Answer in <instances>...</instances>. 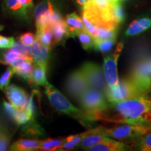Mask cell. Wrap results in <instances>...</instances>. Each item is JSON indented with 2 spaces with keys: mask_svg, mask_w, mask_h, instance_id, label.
I'll return each instance as SVG.
<instances>
[{
  "mask_svg": "<svg viewBox=\"0 0 151 151\" xmlns=\"http://www.w3.org/2000/svg\"><path fill=\"white\" fill-rule=\"evenodd\" d=\"M88 114L92 121L151 126V99L146 96L110 103L106 110Z\"/></svg>",
  "mask_w": 151,
  "mask_h": 151,
  "instance_id": "obj_1",
  "label": "cell"
},
{
  "mask_svg": "<svg viewBox=\"0 0 151 151\" xmlns=\"http://www.w3.org/2000/svg\"><path fill=\"white\" fill-rule=\"evenodd\" d=\"M82 9V17L97 27L106 29L118 27V24L112 14V4L108 0H90Z\"/></svg>",
  "mask_w": 151,
  "mask_h": 151,
  "instance_id": "obj_2",
  "label": "cell"
},
{
  "mask_svg": "<svg viewBox=\"0 0 151 151\" xmlns=\"http://www.w3.org/2000/svg\"><path fill=\"white\" fill-rule=\"evenodd\" d=\"M45 93L57 111L72 117L85 127H90L92 121L87 112L75 107L59 90L49 83L45 86Z\"/></svg>",
  "mask_w": 151,
  "mask_h": 151,
  "instance_id": "obj_3",
  "label": "cell"
},
{
  "mask_svg": "<svg viewBox=\"0 0 151 151\" xmlns=\"http://www.w3.org/2000/svg\"><path fill=\"white\" fill-rule=\"evenodd\" d=\"M104 94L109 103L119 102L139 97H146L129 77L121 79L118 86H107Z\"/></svg>",
  "mask_w": 151,
  "mask_h": 151,
  "instance_id": "obj_4",
  "label": "cell"
},
{
  "mask_svg": "<svg viewBox=\"0 0 151 151\" xmlns=\"http://www.w3.org/2000/svg\"><path fill=\"white\" fill-rule=\"evenodd\" d=\"M128 77L145 95L148 96L151 91V67L145 58L144 54L139 56L134 62Z\"/></svg>",
  "mask_w": 151,
  "mask_h": 151,
  "instance_id": "obj_5",
  "label": "cell"
},
{
  "mask_svg": "<svg viewBox=\"0 0 151 151\" xmlns=\"http://www.w3.org/2000/svg\"><path fill=\"white\" fill-rule=\"evenodd\" d=\"M151 130V126L137 125V124H122L106 128L104 132L108 137L119 140H132L137 141L143 134Z\"/></svg>",
  "mask_w": 151,
  "mask_h": 151,
  "instance_id": "obj_6",
  "label": "cell"
},
{
  "mask_svg": "<svg viewBox=\"0 0 151 151\" xmlns=\"http://www.w3.org/2000/svg\"><path fill=\"white\" fill-rule=\"evenodd\" d=\"M78 100L82 109L88 113L104 111L109 106L104 92L92 88H88Z\"/></svg>",
  "mask_w": 151,
  "mask_h": 151,
  "instance_id": "obj_7",
  "label": "cell"
},
{
  "mask_svg": "<svg viewBox=\"0 0 151 151\" xmlns=\"http://www.w3.org/2000/svg\"><path fill=\"white\" fill-rule=\"evenodd\" d=\"M80 70L86 79L90 88H95L104 92L108 84L104 73L99 65L93 62H87L81 66Z\"/></svg>",
  "mask_w": 151,
  "mask_h": 151,
  "instance_id": "obj_8",
  "label": "cell"
},
{
  "mask_svg": "<svg viewBox=\"0 0 151 151\" xmlns=\"http://www.w3.org/2000/svg\"><path fill=\"white\" fill-rule=\"evenodd\" d=\"M123 48V43L120 42L113 53L108 55L104 60V73L109 87H114L119 83L117 62Z\"/></svg>",
  "mask_w": 151,
  "mask_h": 151,
  "instance_id": "obj_9",
  "label": "cell"
},
{
  "mask_svg": "<svg viewBox=\"0 0 151 151\" xmlns=\"http://www.w3.org/2000/svg\"><path fill=\"white\" fill-rule=\"evenodd\" d=\"M33 6V0H3L2 2L5 14L26 21L29 20V11Z\"/></svg>",
  "mask_w": 151,
  "mask_h": 151,
  "instance_id": "obj_10",
  "label": "cell"
},
{
  "mask_svg": "<svg viewBox=\"0 0 151 151\" xmlns=\"http://www.w3.org/2000/svg\"><path fill=\"white\" fill-rule=\"evenodd\" d=\"M65 88L67 93L73 99L79 97L90 88L89 85L80 69L71 73L66 81Z\"/></svg>",
  "mask_w": 151,
  "mask_h": 151,
  "instance_id": "obj_11",
  "label": "cell"
},
{
  "mask_svg": "<svg viewBox=\"0 0 151 151\" xmlns=\"http://www.w3.org/2000/svg\"><path fill=\"white\" fill-rule=\"evenodd\" d=\"M9 102L18 110H23L25 108L28 98L23 89L15 85H9L4 90Z\"/></svg>",
  "mask_w": 151,
  "mask_h": 151,
  "instance_id": "obj_12",
  "label": "cell"
},
{
  "mask_svg": "<svg viewBox=\"0 0 151 151\" xmlns=\"http://www.w3.org/2000/svg\"><path fill=\"white\" fill-rule=\"evenodd\" d=\"M104 126H99L94 129L88 130V133L85 136L81 143H79V147L84 150H88L90 147L101 142V141L106 140L109 137L104 132Z\"/></svg>",
  "mask_w": 151,
  "mask_h": 151,
  "instance_id": "obj_13",
  "label": "cell"
},
{
  "mask_svg": "<svg viewBox=\"0 0 151 151\" xmlns=\"http://www.w3.org/2000/svg\"><path fill=\"white\" fill-rule=\"evenodd\" d=\"M31 48L34 63L48 66L49 51L50 48L44 45L37 39L31 46Z\"/></svg>",
  "mask_w": 151,
  "mask_h": 151,
  "instance_id": "obj_14",
  "label": "cell"
},
{
  "mask_svg": "<svg viewBox=\"0 0 151 151\" xmlns=\"http://www.w3.org/2000/svg\"><path fill=\"white\" fill-rule=\"evenodd\" d=\"M33 61L22 57L16 60L11 66L14 71V73L21 77L24 80L29 81L34 69Z\"/></svg>",
  "mask_w": 151,
  "mask_h": 151,
  "instance_id": "obj_15",
  "label": "cell"
},
{
  "mask_svg": "<svg viewBox=\"0 0 151 151\" xmlns=\"http://www.w3.org/2000/svg\"><path fill=\"white\" fill-rule=\"evenodd\" d=\"M65 21L68 37L74 38L78 36L81 32L86 30L83 20L76 13L68 14Z\"/></svg>",
  "mask_w": 151,
  "mask_h": 151,
  "instance_id": "obj_16",
  "label": "cell"
},
{
  "mask_svg": "<svg viewBox=\"0 0 151 151\" xmlns=\"http://www.w3.org/2000/svg\"><path fill=\"white\" fill-rule=\"evenodd\" d=\"M131 146L127 144L109 139L90 147V151H122L130 150Z\"/></svg>",
  "mask_w": 151,
  "mask_h": 151,
  "instance_id": "obj_17",
  "label": "cell"
},
{
  "mask_svg": "<svg viewBox=\"0 0 151 151\" xmlns=\"http://www.w3.org/2000/svg\"><path fill=\"white\" fill-rule=\"evenodd\" d=\"M151 27V18H143L134 20L126 30L125 35L127 37L136 36L146 31Z\"/></svg>",
  "mask_w": 151,
  "mask_h": 151,
  "instance_id": "obj_18",
  "label": "cell"
},
{
  "mask_svg": "<svg viewBox=\"0 0 151 151\" xmlns=\"http://www.w3.org/2000/svg\"><path fill=\"white\" fill-rule=\"evenodd\" d=\"M47 66L35 64L34 69L28 82L35 86H45L48 83L46 78Z\"/></svg>",
  "mask_w": 151,
  "mask_h": 151,
  "instance_id": "obj_19",
  "label": "cell"
},
{
  "mask_svg": "<svg viewBox=\"0 0 151 151\" xmlns=\"http://www.w3.org/2000/svg\"><path fill=\"white\" fill-rule=\"evenodd\" d=\"M41 140L39 139H20L13 143L10 147V150L14 151H31L39 150Z\"/></svg>",
  "mask_w": 151,
  "mask_h": 151,
  "instance_id": "obj_20",
  "label": "cell"
},
{
  "mask_svg": "<svg viewBox=\"0 0 151 151\" xmlns=\"http://www.w3.org/2000/svg\"><path fill=\"white\" fill-rule=\"evenodd\" d=\"M22 135L29 137H42L44 134V130L41 125L32 118L27 123L24 124L21 130Z\"/></svg>",
  "mask_w": 151,
  "mask_h": 151,
  "instance_id": "obj_21",
  "label": "cell"
},
{
  "mask_svg": "<svg viewBox=\"0 0 151 151\" xmlns=\"http://www.w3.org/2000/svg\"><path fill=\"white\" fill-rule=\"evenodd\" d=\"M37 39L46 46L51 48L53 44V35L50 25L37 27Z\"/></svg>",
  "mask_w": 151,
  "mask_h": 151,
  "instance_id": "obj_22",
  "label": "cell"
},
{
  "mask_svg": "<svg viewBox=\"0 0 151 151\" xmlns=\"http://www.w3.org/2000/svg\"><path fill=\"white\" fill-rule=\"evenodd\" d=\"M52 35H53V44H60L68 37L67 27L65 20L51 26Z\"/></svg>",
  "mask_w": 151,
  "mask_h": 151,
  "instance_id": "obj_23",
  "label": "cell"
},
{
  "mask_svg": "<svg viewBox=\"0 0 151 151\" xmlns=\"http://www.w3.org/2000/svg\"><path fill=\"white\" fill-rule=\"evenodd\" d=\"M66 140L65 138H58V139H48L41 140V146L39 150L42 151H53L59 150Z\"/></svg>",
  "mask_w": 151,
  "mask_h": 151,
  "instance_id": "obj_24",
  "label": "cell"
},
{
  "mask_svg": "<svg viewBox=\"0 0 151 151\" xmlns=\"http://www.w3.org/2000/svg\"><path fill=\"white\" fill-rule=\"evenodd\" d=\"M88 133V130L82 133L77 134L71 135L66 137V140L62 145L59 150H73L76 146H78L79 143L82 141L85 136H86Z\"/></svg>",
  "mask_w": 151,
  "mask_h": 151,
  "instance_id": "obj_25",
  "label": "cell"
},
{
  "mask_svg": "<svg viewBox=\"0 0 151 151\" xmlns=\"http://www.w3.org/2000/svg\"><path fill=\"white\" fill-rule=\"evenodd\" d=\"M54 11L53 3L51 0H44L36 6L34 15L35 19H37L43 15L52 13Z\"/></svg>",
  "mask_w": 151,
  "mask_h": 151,
  "instance_id": "obj_26",
  "label": "cell"
},
{
  "mask_svg": "<svg viewBox=\"0 0 151 151\" xmlns=\"http://www.w3.org/2000/svg\"><path fill=\"white\" fill-rule=\"evenodd\" d=\"M22 57L23 56L14 51L11 48H8L1 53V58H0V63L2 65L11 66L17 60Z\"/></svg>",
  "mask_w": 151,
  "mask_h": 151,
  "instance_id": "obj_27",
  "label": "cell"
},
{
  "mask_svg": "<svg viewBox=\"0 0 151 151\" xmlns=\"http://www.w3.org/2000/svg\"><path fill=\"white\" fill-rule=\"evenodd\" d=\"M117 29H106V28L98 27L97 35L93 37L94 43L99 41L116 39Z\"/></svg>",
  "mask_w": 151,
  "mask_h": 151,
  "instance_id": "obj_28",
  "label": "cell"
},
{
  "mask_svg": "<svg viewBox=\"0 0 151 151\" xmlns=\"http://www.w3.org/2000/svg\"><path fill=\"white\" fill-rule=\"evenodd\" d=\"M11 49L21 55L22 56L24 57V58L33 61L31 46H27V45H24V43H22L20 41H15L13 46L11 47Z\"/></svg>",
  "mask_w": 151,
  "mask_h": 151,
  "instance_id": "obj_29",
  "label": "cell"
},
{
  "mask_svg": "<svg viewBox=\"0 0 151 151\" xmlns=\"http://www.w3.org/2000/svg\"><path fill=\"white\" fill-rule=\"evenodd\" d=\"M78 37L80 43L82 45V47L85 50H90L94 48V38L91 35H90L86 30L81 32L78 35Z\"/></svg>",
  "mask_w": 151,
  "mask_h": 151,
  "instance_id": "obj_30",
  "label": "cell"
},
{
  "mask_svg": "<svg viewBox=\"0 0 151 151\" xmlns=\"http://www.w3.org/2000/svg\"><path fill=\"white\" fill-rule=\"evenodd\" d=\"M139 150L151 151V130L136 141Z\"/></svg>",
  "mask_w": 151,
  "mask_h": 151,
  "instance_id": "obj_31",
  "label": "cell"
},
{
  "mask_svg": "<svg viewBox=\"0 0 151 151\" xmlns=\"http://www.w3.org/2000/svg\"><path fill=\"white\" fill-rule=\"evenodd\" d=\"M115 43H116V39L99 41L94 43V48L102 53H107L112 49Z\"/></svg>",
  "mask_w": 151,
  "mask_h": 151,
  "instance_id": "obj_32",
  "label": "cell"
},
{
  "mask_svg": "<svg viewBox=\"0 0 151 151\" xmlns=\"http://www.w3.org/2000/svg\"><path fill=\"white\" fill-rule=\"evenodd\" d=\"M32 118H35V117H33L32 115L26 109H23V110L18 111L14 119V121L19 125H24Z\"/></svg>",
  "mask_w": 151,
  "mask_h": 151,
  "instance_id": "obj_33",
  "label": "cell"
},
{
  "mask_svg": "<svg viewBox=\"0 0 151 151\" xmlns=\"http://www.w3.org/2000/svg\"><path fill=\"white\" fill-rule=\"evenodd\" d=\"M112 14L116 22L118 24L124 21L125 18V14L121 3L118 2L115 4H112Z\"/></svg>",
  "mask_w": 151,
  "mask_h": 151,
  "instance_id": "obj_34",
  "label": "cell"
},
{
  "mask_svg": "<svg viewBox=\"0 0 151 151\" xmlns=\"http://www.w3.org/2000/svg\"><path fill=\"white\" fill-rule=\"evenodd\" d=\"M11 137L9 132L0 124V151L6 150L9 148Z\"/></svg>",
  "mask_w": 151,
  "mask_h": 151,
  "instance_id": "obj_35",
  "label": "cell"
},
{
  "mask_svg": "<svg viewBox=\"0 0 151 151\" xmlns=\"http://www.w3.org/2000/svg\"><path fill=\"white\" fill-rule=\"evenodd\" d=\"M14 73V71L12 67H9L2 73L0 76V90H4L6 87L9 86L10 81L12 78L13 75Z\"/></svg>",
  "mask_w": 151,
  "mask_h": 151,
  "instance_id": "obj_36",
  "label": "cell"
},
{
  "mask_svg": "<svg viewBox=\"0 0 151 151\" xmlns=\"http://www.w3.org/2000/svg\"><path fill=\"white\" fill-rule=\"evenodd\" d=\"M3 108L6 114L11 119L14 120V119L16 116L17 112H18V109L13 106L10 102H7V101H4L3 102Z\"/></svg>",
  "mask_w": 151,
  "mask_h": 151,
  "instance_id": "obj_37",
  "label": "cell"
},
{
  "mask_svg": "<svg viewBox=\"0 0 151 151\" xmlns=\"http://www.w3.org/2000/svg\"><path fill=\"white\" fill-rule=\"evenodd\" d=\"M19 40L24 45L27 46H32L34 42L37 40V37L31 32L24 33L19 37Z\"/></svg>",
  "mask_w": 151,
  "mask_h": 151,
  "instance_id": "obj_38",
  "label": "cell"
},
{
  "mask_svg": "<svg viewBox=\"0 0 151 151\" xmlns=\"http://www.w3.org/2000/svg\"><path fill=\"white\" fill-rule=\"evenodd\" d=\"M15 41L14 37H6L0 35V49L11 48Z\"/></svg>",
  "mask_w": 151,
  "mask_h": 151,
  "instance_id": "obj_39",
  "label": "cell"
},
{
  "mask_svg": "<svg viewBox=\"0 0 151 151\" xmlns=\"http://www.w3.org/2000/svg\"><path fill=\"white\" fill-rule=\"evenodd\" d=\"M62 20H63V19H62V17L61 16V14H60V13L58 11L55 10L53 11V13H52L51 18H50V24H49V25L51 27L53 24L58 23V22H61Z\"/></svg>",
  "mask_w": 151,
  "mask_h": 151,
  "instance_id": "obj_40",
  "label": "cell"
},
{
  "mask_svg": "<svg viewBox=\"0 0 151 151\" xmlns=\"http://www.w3.org/2000/svg\"><path fill=\"white\" fill-rule=\"evenodd\" d=\"M76 2L78 3L79 5H81V6L83 7L84 6L88 3L90 0H76Z\"/></svg>",
  "mask_w": 151,
  "mask_h": 151,
  "instance_id": "obj_41",
  "label": "cell"
},
{
  "mask_svg": "<svg viewBox=\"0 0 151 151\" xmlns=\"http://www.w3.org/2000/svg\"><path fill=\"white\" fill-rule=\"evenodd\" d=\"M144 56H145V58H146L147 61L148 62L149 65H150V67H151V53L145 54V55H144Z\"/></svg>",
  "mask_w": 151,
  "mask_h": 151,
  "instance_id": "obj_42",
  "label": "cell"
},
{
  "mask_svg": "<svg viewBox=\"0 0 151 151\" xmlns=\"http://www.w3.org/2000/svg\"><path fill=\"white\" fill-rule=\"evenodd\" d=\"M4 28V27L3 25H1V24H0V31H1V30H3Z\"/></svg>",
  "mask_w": 151,
  "mask_h": 151,
  "instance_id": "obj_43",
  "label": "cell"
}]
</instances>
